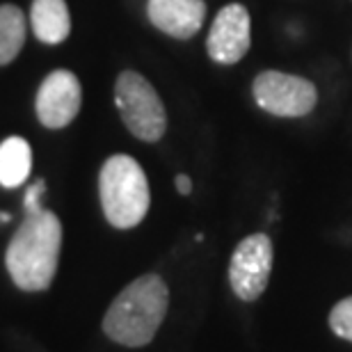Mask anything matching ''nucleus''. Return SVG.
<instances>
[{
	"label": "nucleus",
	"mask_w": 352,
	"mask_h": 352,
	"mask_svg": "<svg viewBox=\"0 0 352 352\" xmlns=\"http://www.w3.org/2000/svg\"><path fill=\"white\" fill-rule=\"evenodd\" d=\"M272 272V241L265 234L243 238L229 263V284L243 302H254L265 293Z\"/></svg>",
	"instance_id": "obj_6"
},
{
	"label": "nucleus",
	"mask_w": 352,
	"mask_h": 352,
	"mask_svg": "<svg viewBox=\"0 0 352 352\" xmlns=\"http://www.w3.org/2000/svg\"><path fill=\"white\" fill-rule=\"evenodd\" d=\"M0 222H10V213H0Z\"/></svg>",
	"instance_id": "obj_16"
},
{
	"label": "nucleus",
	"mask_w": 352,
	"mask_h": 352,
	"mask_svg": "<svg viewBox=\"0 0 352 352\" xmlns=\"http://www.w3.org/2000/svg\"><path fill=\"white\" fill-rule=\"evenodd\" d=\"M176 190H179L181 195H190V190H192V181H190L186 174H179L176 176Z\"/></svg>",
	"instance_id": "obj_15"
},
{
	"label": "nucleus",
	"mask_w": 352,
	"mask_h": 352,
	"mask_svg": "<svg viewBox=\"0 0 352 352\" xmlns=\"http://www.w3.org/2000/svg\"><path fill=\"white\" fill-rule=\"evenodd\" d=\"M44 190H46L44 179H37L30 188L25 190V197H23L25 213H39L41 210V195H44Z\"/></svg>",
	"instance_id": "obj_14"
},
{
	"label": "nucleus",
	"mask_w": 352,
	"mask_h": 352,
	"mask_svg": "<svg viewBox=\"0 0 352 352\" xmlns=\"http://www.w3.org/2000/svg\"><path fill=\"white\" fill-rule=\"evenodd\" d=\"M32 170V151L23 138H7L0 144V186L19 188L23 186Z\"/></svg>",
	"instance_id": "obj_11"
},
{
	"label": "nucleus",
	"mask_w": 352,
	"mask_h": 352,
	"mask_svg": "<svg viewBox=\"0 0 352 352\" xmlns=\"http://www.w3.org/2000/svg\"><path fill=\"white\" fill-rule=\"evenodd\" d=\"M170 291L158 274H142L131 281L110 305L103 318V332L115 343L140 348L151 343L165 320Z\"/></svg>",
	"instance_id": "obj_2"
},
{
	"label": "nucleus",
	"mask_w": 352,
	"mask_h": 352,
	"mask_svg": "<svg viewBox=\"0 0 352 352\" xmlns=\"http://www.w3.org/2000/svg\"><path fill=\"white\" fill-rule=\"evenodd\" d=\"M252 44V21L248 7L231 3L217 12L210 25L206 51L217 65H236L245 58Z\"/></svg>",
	"instance_id": "obj_7"
},
{
	"label": "nucleus",
	"mask_w": 352,
	"mask_h": 352,
	"mask_svg": "<svg viewBox=\"0 0 352 352\" xmlns=\"http://www.w3.org/2000/svg\"><path fill=\"white\" fill-rule=\"evenodd\" d=\"M101 206L112 227L133 229L149 213L151 192L144 170L135 158L117 153L108 158L98 174Z\"/></svg>",
	"instance_id": "obj_3"
},
{
	"label": "nucleus",
	"mask_w": 352,
	"mask_h": 352,
	"mask_svg": "<svg viewBox=\"0 0 352 352\" xmlns=\"http://www.w3.org/2000/svg\"><path fill=\"white\" fill-rule=\"evenodd\" d=\"M329 327L336 336L352 343V295L341 300L332 311H329Z\"/></svg>",
	"instance_id": "obj_13"
},
{
	"label": "nucleus",
	"mask_w": 352,
	"mask_h": 352,
	"mask_svg": "<svg viewBox=\"0 0 352 352\" xmlns=\"http://www.w3.org/2000/svg\"><path fill=\"white\" fill-rule=\"evenodd\" d=\"M62 224L58 215L41 208L25 213L19 231L5 252V265L21 291H46L58 272Z\"/></svg>",
	"instance_id": "obj_1"
},
{
	"label": "nucleus",
	"mask_w": 352,
	"mask_h": 352,
	"mask_svg": "<svg viewBox=\"0 0 352 352\" xmlns=\"http://www.w3.org/2000/svg\"><path fill=\"white\" fill-rule=\"evenodd\" d=\"M252 94L258 108L274 117H305L318 101V89L311 80L284 72L258 74Z\"/></svg>",
	"instance_id": "obj_5"
},
{
	"label": "nucleus",
	"mask_w": 352,
	"mask_h": 352,
	"mask_svg": "<svg viewBox=\"0 0 352 352\" xmlns=\"http://www.w3.org/2000/svg\"><path fill=\"white\" fill-rule=\"evenodd\" d=\"M80 80L67 69L48 74L37 91V117L46 129H65L80 110Z\"/></svg>",
	"instance_id": "obj_8"
},
{
	"label": "nucleus",
	"mask_w": 352,
	"mask_h": 352,
	"mask_svg": "<svg viewBox=\"0 0 352 352\" xmlns=\"http://www.w3.org/2000/svg\"><path fill=\"white\" fill-rule=\"evenodd\" d=\"M115 103L124 126L142 142H158L167 129V112L158 91L138 72L119 74Z\"/></svg>",
	"instance_id": "obj_4"
},
{
	"label": "nucleus",
	"mask_w": 352,
	"mask_h": 352,
	"mask_svg": "<svg viewBox=\"0 0 352 352\" xmlns=\"http://www.w3.org/2000/svg\"><path fill=\"white\" fill-rule=\"evenodd\" d=\"M149 21L174 39H190L201 30L206 19L204 0H149Z\"/></svg>",
	"instance_id": "obj_9"
},
{
	"label": "nucleus",
	"mask_w": 352,
	"mask_h": 352,
	"mask_svg": "<svg viewBox=\"0 0 352 352\" xmlns=\"http://www.w3.org/2000/svg\"><path fill=\"white\" fill-rule=\"evenodd\" d=\"M30 25L39 41L60 44L72 32V16L65 0H34L30 10Z\"/></svg>",
	"instance_id": "obj_10"
},
{
	"label": "nucleus",
	"mask_w": 352,
	"mask_h": 352,
	"mask_svg": "<svg viewBox=\"0 0 352 352\" xmlns=\"http://www.w3.org/2000/svg\"><path fill=\"white\" fill-rule=\"evenodd\" d=\"M25 16L16 5H0V67L10 65L23 48Z\"/></svg>",
	"instance_id": "obj_12"
}]
</instances>
